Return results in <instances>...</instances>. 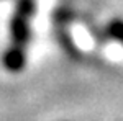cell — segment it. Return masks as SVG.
Returning <instances> with one entry per match:
<instances>
[{"mask_svg": "<svg viewBox=\"0 0 123 121\" xmlns=\"http://www.w3.org/2000/svg\"><path fill=\"white\" fill-rule=\"evenodd\" d=\"M10 39H12V44L26 47V44L31 39V26H30L28 17L13 13L10 20Z\"/></svg>", "mask_w": 123, "mask_h": 121, "instance_id": "1", "label": "cell"}, {"mask_svg": "<svg viewBox=\"0 0 123 121\" xmlns=\"http://www.w3.org/2000/svg\"><path fill=\"white\" fill-rule=\"evenodd\" d=\"M36 12V3L35 0H17V5H15V13H20L23 17H28L31 18Z\"/></svg>", "mask_w": 123, "mask_h": 121, "instance_id": "4", "label": "cell"}, {"mask_svg": "<svg viewBox=\"0 0 123 121\" xmlns=\"http://www.w3.org/2000/svg\"><path fill=\"white\" fill-rule=\"evenodd\" d=\"M107 33H108V36L112 38V39L118 41L123 46V20L122 18L112 20L108 23V26H107Z\"/></svg>", "mask_w": 123, "mask_h": 121, "instance_id": "3", "label": "cell"}, {"mask_svg": "<svg viewBox=\"0 0 123 121\" xmlns=\"http://www.w3.org/2000/svg\"><path fill=\"white\" fill-rule=\"evenodd\" d=\"M61 44H62V47L67 51V54H71V56H77V49H76L74 43L71 41V38L67 36V35H62V38H61Z\"/></svg>", "mask_w": 123, "mask_h": 121, "instance_id": "5", "label": "cell"}, {"mask_svg": "<svg viewBox=\"0 0 123 121\" xmlns=\"http://www.w3.org/2000/svg\"><path fill=\"white\" fill-rule=\"evenodd\" d=\"M2 65L13 74L23 70L26 65V47L10 44L2 54Z\"/></svg>", "mask_w": 123, "mask_h": 121, "instance_id": "2", "label": "cell"}]
</instances>
